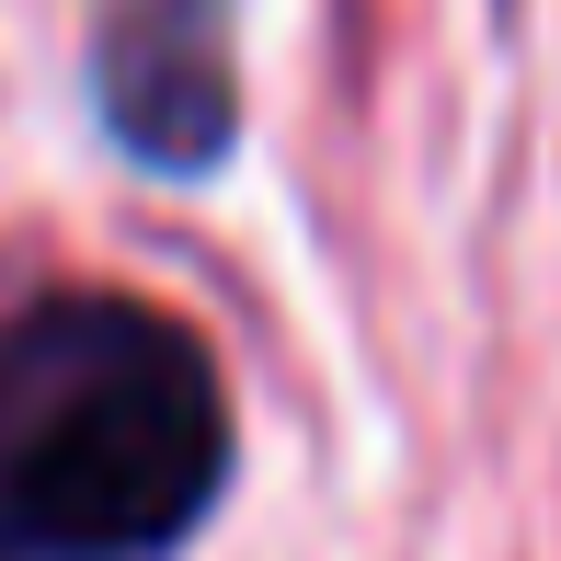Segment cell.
<instances>
[{
	"label": "cell",
	"mask_w": 561,
	"mask_h": 561,
	"mask_svg": "<svg viewBox=\"0 0 561 561\" xmlns=\"http://www.w3.org/2000/svg\"><path fill=\"white\" fill-rule=\"evenodd\" d=\"M229 458V378L161 298L35 287L0 310V561H172Z\"/></svg>",
	"instance_id": "6da1fadb"
},
{
	"label": "cell",
	"mask_w": 561,
	"mask_h": 561,
	"mask_svg": "<svg viewBox=\"0 0 561 561\" xmlns=\"http://www.w3.org/2000/svg\"><path fill=\"white\" fill-rule=\"evenodd\" d=\"M92 104L138 172H172V184L218 172L241 138L229 0H115L104 46H92Z\"/></svg>",
	"instance_id": "7a4b0ae2"
}]
</instances>
